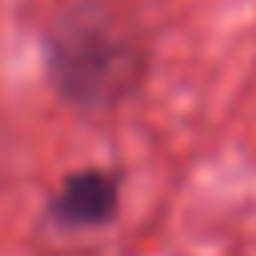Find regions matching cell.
Segmentation results:
<instances>
[{
  "mask_svg": "<svg viewBox=\"0 0 256 256\" xmlns=\"http://www.w3.org/2000/svg\"><path fill=\"white\" fill-rule=\"evenodd\" d=\"M52 96L76 116H112L148 80L152 44L124 0H52L40 28Z\"/></svg>",
  "mask_w": 256,
  "mask_h": 256,
  "instance_id": "1",
  "label": "cell"
},
{
  "mask_svg": "<svg viewBox=\"0 0 256 256\" xmlns=\"http://www.w3.org/2000/svg\"><path fill=\"white\" fill-rule=\"evenodd\" d=\"M120 200H124V176L120 168H104V164H84L64 172L52 192L44 196V220L48 228L76 236V232H100L120 216Z\"/></svg>",
  "mask_w": 256,
  "mask_h": 256,
  "instance_id": "2",
  "label": "cell"
}]
</instances>
